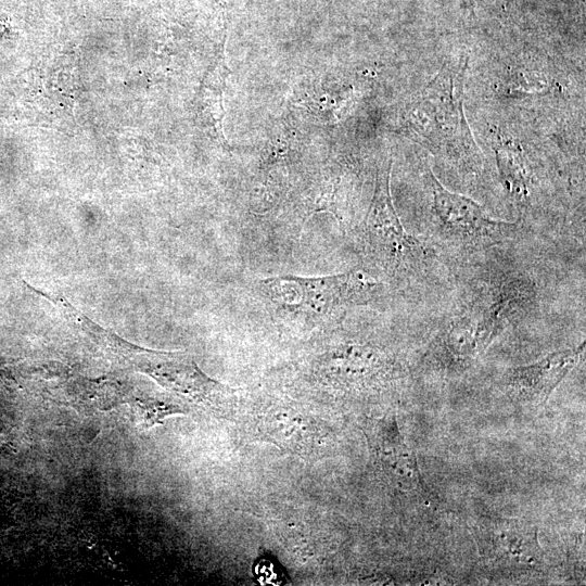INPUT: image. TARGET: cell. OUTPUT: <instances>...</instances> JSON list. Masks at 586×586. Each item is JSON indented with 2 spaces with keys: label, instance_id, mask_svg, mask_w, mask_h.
<instances>
[{
  "label": "cell",
  "instance_id": "cell-5",
  "mask_svg": "<svg viewBox=\"0 0 586 586\" xmlns=\"http://www.w3.org/2000/svg\"><path fill=\"white\" fill-rule=\"evenodd\" d=\"M380 284L362 270L317 278L279 276L262 281L263 291L275 304L316 316L366 303L380 292Z\"/></svg>",
  "mask_w": 586,
  "mask_h": 586
},
{
  "label": "cell",
  "instance_id": "cell-10",
  "mask_svg": "<svg viewBox=\"0 0 586 586\" xmlns=\"http://www.w3.org/2000/svg\"><path fill=\"white\" fill-rule=\"evenodd\" d=\"M309 425L298 415L269 413L260 418L257 428L265 440L293 450H303L308 447L306 444L310 441V434L316 433V429Z\"/></svg>",
  "mask_w": 586,
  "mask_h": 586
},
{
  "label": "cell",
  "instance_id": "cell-8",
  "mask_svg": "<svg viewBox=\"0 0 586 586\" xmlns=\"http://www.w3.org/2000/svg\"><path fill=\"white\" fill-rule=\"evenodd\" d=\"M364 433L375 467L392 486L426 495L417 457L407 445L394 415L367 419Z\"/></svg>",
  "mask_w": 586,
  "mask_h": 586
},
{
  "label": "cell",
  "instance_id": "cell-9",
  "mask_svg": "<svg viewBox=\"0 0 586 586\" xmlns=\"http://www.w3.org/2000/svg\"><path fill=\"white\" fill-rule=\"evenodd\" d=\"M584 349L585 342L574 348L555 351L535 362L510 368L504 374L506 393L520 405H545L556 387L578 362Z\"/></svg>",
  "mask_w": 586,
  "mask_h": 586
},
{
  "label": "cell",
  "instance_id": "cell-7",
  "mask_svg": "<svg viewBox=\"0 0 586 586\" xmlns=\"http://www.w3.org/2000/svg\"><path fill=\"white\" fill-rule=\"evenodd\" d=\"M472 533L481 560L491 569L522 573L544 564L537 527L527 520L484 515L474 521Z\"/></svg>",
  "mask_w": 586,
  "mask_h": 586
},
{
  "label": "cell",
  "instance_id": "cell-6",
  "mask_svg": "<svg viewBox=\"0 0 586 586\" xmlns=\"http://www.w3.org/2000/svg\"><path fill=\"white\" fill-rule=\"evenodd\" d=\"M432 222L435 237L460 250H480L512 238L517 225L489 217L474 201L444 188L431 170Z\"/></svg>",
  "mask_w": 586,
  "mask_h": 586
},
{
  "label": "cell",
  "instance_id": "cell-3",
  "mask_svg": "<svg viewBox=\"0 0 586 586\" xmlns=\"http://www.w3.org/2000/svg\"><path fill=\"white\" fill-rule=\"evenodd\" d=\"M525 290L513 281L481 289L456 313L436 339L441 353L457 366H467L486 352L525 300Z\"/></svg>",
  "mask_w": 586,
  "mask_h": 586
},
{
  "label": "cell",
  "instance_id": "cell-1",
  "mask_svg": "<svg viewBox=\"0 0 586 586\" xmlns=\"http://www.w3.org/2000/svg\"><path fill=\"white\" fill-rule=\"evenodd\" d=\"M62 315L113 364L149 375L189 404L213 412L227 409L231 390L204 373L187 353L133 345L97 324L72 304L63 308Z\"/></svg>",
  "mask_w": 586,
  "mask_h": 586
},
{
  "label": "cell",
  "instance_id": "cell-4",
  "mask_svg": "<svg viewBox=\"0 0 586 586\" xmlns=\"http://www.w3.org/2000/svg\"><path fill=\"white\" fill-rule=\"evenodd\" d=\"M392 160L380 167L373 196L362 224V243L371 262L395 277L418 276L430 262V252L409 234L394 207L390 176Z\"/></svg>",
  "mask_w": 586,
  "mask_h": 586
},
{
  "label": "cell",
  "instance_id": "cell-2",
  "mask_svg": "<svg viewBox=\"0 0 586 586\" xmlns=\"http://www.w3.org/2000/svg\"><path fill=\"white\" fill-rule=\"evenodd\" d=\"M466 67L467 61L445 64L410 106L407 122L424 146L477 170L481 156L462 107Z\"/></svg>",
  "mask_w": 586,
  "mask_h": 586
}]
</instances>
